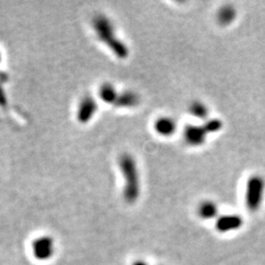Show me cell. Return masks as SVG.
I'll return each mask as SVG.
<instances>
[{"instance_id": "cell-15", "label": "cell", "mask_w": 265, "mask_h": 265, "mask_svg": "<svg viewBox=\"0 0 265 265\" xmlns=\"http://www.w3.org/2000/svg\"><path fill=\"white\" fill-rule=\"evenodd\" d=\"M133 265H147L145 262H143V261H137V262H135L134 264Z\"/></svg>"}, {"instance_id": "cell-13", "label": "cell", "mask_w": 265, "mask_h": 265, "mask_svg": "<svg viewBox=\"0 0 265 265\" xmlns=\"http://www.w3.org/2000/svg\"><path fill=\"white\" fill-rule=\"evenodd\" d=\"M188 112L192 116L198 119H202V120L208 119L207 117L209 115V110L207 108V106L200 100H195L191 102L188 106Z\"/></svg>"}, {"instance_id": "cell-14", "label": "cell", "mask_w": 265, "mask_h": 265, "mask_svg": "<svg viewBox=\"0 0 265 265\" xmlns=\"http://www.w3.org/2000/svg\"><path fill=\"white\" fill-rule=\"evenodd\" d=\"M203 126L205 131L207 132V134L210 135L219 132L223 128V123L218 118H210L205 120Z\"/></svg>"}, {"instance_id": "cell-7", "label": "cell", "mask_w": 265, "mask_h": 265, "mask_svg": "<svg viewBox=\"0 0 265 265\" xmlns=\"http://www.w3.org/2000/svg\"><path fill=\"white\" fill-rule=\"evenodd\" d=\"M243 223L244 219L242 218V216L237 214H226L217 218L215 222V227L219 232L227 233L240 229Z\"/></svg>"}, {"instance_id": "cell-8", "label": "cell", "mask_w": 265, "mask_h": 265, "mask_svg": "<svg viewBox=\"0 0 265 265\" xmlns=\"http://www.w3.org/2000/svg\"><path fill=\"white\" fill-rule=\"evenodd\" d=\"M155 130L161 137H171L177 131V122L169 116L159 117L155 122Z\"/></svg>"}, {"instance_id": "cell-3", "label": "cell", "mask_w": 265, "mask_h": 265, "mask_svg": "<svg viewBox=\"0 0 265 265\" xmlns=\"http://www.w3.org/2000/svg\"><path fill=\"white\" fill-rule=\"evenodd\" d=\"M265 194V180L260 175H251L247 181L245 191V203L247 208L255 212L261 206Z\"/></svg>"}, {"instance_id": "cell-5", "label": "cell", "mask_w": 265, "mask_h": 265, "mask_svg": "<svg viewBox=\"0 0 265 265\" xmlns=\"http://www.w3.org/2000/svg\"><path fill=\"white\" fill-rule=\"evenodd\" d=\"M33 256L39 260L49 259L54 252V243L50 237H42L34 240L31 244Z\"/></svg>"}, {"instance_id": "cell-11", "label": "cell", "mask_w": 265, "mask_h": 265, "mask_svg": "<svg viewBox=\"0 0 265 265\" xmlns=\"http://www.w3.org/2000/svg\"><path fill=\"white\" fill-rule=\"evenodd\" d=\"M198 214L199 216L204 220H209V219L216 217L218 214V207L217 204L211 201H204L202 203H200L198 207Z\"/></svg>"}, {"instance_id": "cell-1", "label": "cell", "mask_w": 265, "mask_h": 265, "mask_svg": "<svg viewBox=\"0 0 265 265\" xmlns=\"http://www.w3.org/2000/svg\"><path fill=\"white\" fill-rule=\"evenodd\" d=\"M93 27L97 39L108 47L117 58H128L130 53L129 48L117 35L115 27L107 16L102 14L95 16L93 19Z\"/></svg>"}, {"instance_id": "cell-10", "label": "cell", "mask_w": 265, "mask_h": 265, "mask_svg": "<svg viewBox=\"0 0 265 265\" xmlns=\"http://www.w3.org/2000/svg\"><path fill=\"white\" fill-rule=\"evenodd\" d=\"M98 95L99 98L107 104H115L118 95H119V92L116 90V88L110 84V83H104L100 86L99 90H98Z\"/></svg>"}, {"instance_id": "cell-4", "label": "cell", "mask_w": 265, "mask_h": 265, "mask_svg": "<svg viewBox=\"0 0 265 265\" xmlns=\"http://www.w3.org/2000/svg\"><path fill=\"white\" fill-rule=\"evenodd\" d=\"M207 136L208 134L203 125L187 124L183 131V139L187 145L194 147L203 145L206 141Z\"/></svg>"}, {"instance_id": "cell-6", "label": "cell", "mask_w": 265, "mask_h": 265, "mask_svg": "<svg viewBox=\"0 0 265 265\" xmlns=\"http://www.w3.org/2000/svg\"><path fill=\"white\" fill-rule=\"evenodd\" d=\"M97 111V102L93 95H86L82 98L78 109V120L83 123H89Z\"/></svg>"}, {"instance_id": "cell-12", "label": "cell", "mask_w": 265, "mask_h": 265, "mask_svg": "<svg viewBox=\"0 0 265 265\" xmlns=\"http://www.w3.org/2000/svg\"><path fill=\"white\" fill-rule=\"evenodd\" d=\"M237 11L232 5H224L221 7L217 14V21L222 26H229L235 21Z\"/></svg>"}, {"instance_id": "cell-9", "label": "cell", "mask_w": 265, "mask_h": 265, "mask_svg": "<svg viewBox=\"0 0 265 265\" xmlns=\"http://www.w3.org/2000/svg\"><path fill=\"white\" fill-rule=\"evenodd\" d=\"M140 97L139 94L133 91H125L119 93L118 98L115 102V106L119 108H134L140 104Z\"/></svg>"}, {"instance_id": "cell-2", "label": "cell", "mask_w": 265, "mask_h": 265, "mask_svg": "<svg viewBox=\"0 0 265 265\" xmlns=\"http://www.w3.org/2000/svg\"><path fill=\"white\" fill-rule=\"evenodd\" d=\"M119 169L124 178L123 196L128 203L138 201L140 194V179L139 168L133 156L124 154L119 158Z\"/></svg>"}]
</instances>
